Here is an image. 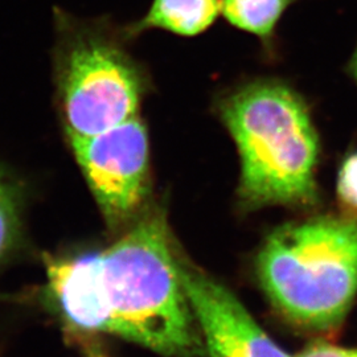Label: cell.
<instances>
[{"label":"cell","instance_id":"11","mask_svg":"<svg viewBox=\"0 0 357 357\" xmlns=\"http://www.w3.org/2000/svg\"><path fill=\"white\" fill-rule=\"evenodd\" d=\"M298 357H357V349L335 347L328 343H318L308 347Z\"/></svg>","mask_w":357,"mask_h":357},{"label":"cell","instance_id":"10","mask_svg":"<svg viewBox=\"0 0 357 357\" xmlns=\"http://www.w3.org/2000/svg\"><path fill=\"white\" fill-rule=\"evenodd\" d=\"M336 192L347 211L357 215V151L348 155L340 167Z\"/></svg>","mask_w":357,"mask_h":357},{"label":"cell","instance_id":"1","mask_svg":"<svg viewBox=\"0 0 357 357\" xmlns=\"http://www.w3.org/2000/svg\"><path fill=\"white\" fill-rule=\"evenodd\" d=\"M65 317L167 356L191 355L200 340L163 217H144L106 250L48 266Z\"/></svg>","mask_w":357,"mask_h":357},{"label":"cell","instance_id":"9","mask_svg":"<svg viewBox=\"0 0 357 357\" xmlns=\"http://www.w3.org/2000/svg\"><path fill=\"white\" fill-rule=\"evenodd\" d=\"M19 204L13 181L0 167V261L13 250L19 234Z\"/></svg>","mask_w":357,"mask_h":357},{"label":"cell","instance_id":"7","mask_svg":"<svg viewBox=\"0 0 357 357\" xmlns=\"http://www.w3.org/2000/svg\"><path fill=\"white\" fill-rule=\"evenodd\" d=\"M221 0H155L138 31L162 28L181 36H196L213 24Z\"/></svg>","mask_w":357,"mask_h":357},{"label":"cell","instance_id":"5","mask_svg":"<svg viewBox=\"0 0 357 357\" xmlns=\"http://www.w3.org/2000/svg\"><path fill=\"white\" fill-rule=\"evenodd\" d=\"M77 163L112 224L132 216L149 191V135L135 116L100 134L69 138Z\"/></svg>","mask_w":357,"mask_h":357},{"label":"cell","instance_id":"3","mask_svg":"<svg viewBox=\"0 0 357 357\" xmlns=\"http://www.w3.org/2000/svg\"><path fill=\"white\" fill-rule=\"evenodd\" d=\"M268 302L310 331L337 328L357 295V218L320 216L270 233L255 259Z\"/></svg>","mask_w":357,"mask_h":357},{"label":"cell","instance_id":"4","mask_svg":"<svg viewBox=\"0 0 357 357\" xmlns=\"http://www.w3.org/2000/svg\"><path fill=\"white\" fill-rule=\"evenodd\" d=\"M60 94L69 138L91 137L137 116L141 77L114 45L82 38L64 56Z\"/></svg>","mask_w":357,"mask_h":357},{"label":"cell","instance_id":"6","mask_svg":"<svg viewBox=\"0 0 357 357\" xmlns=\"http://www.w3.org/2000/svg\"><path fill=\"white\" fill-rule=\"evenodd\" d=\"M180 275L211 357H290L224 284L191 268Z\"/></svg>","mask_w":357,"mask_h":357},{"label":"cell","instance_id":"13","mask_svg":"<svg viewBox=\"0 0 357 357\" xmlns=\"http://www.w3.org/2000/svg\"><path fill=\"white\" fill-rule=\"evenodd\" d=\"M351 72H352V75L357 81V50L355 54H354V57H352V61H351Z\"/></svg>","mask_w":357,"mask_h":357},{"label":"cell","instance_id":"2","mask_svg":"<svg viewBox=\"0 0 357 357\" xmlns=\"http://www.w3.org/2000/svg\"><path fill=\"white\" fill-rule=\"evenodd\" d=\"M218 114L240 155L243 209L319 204V135L296 90L274 78L252 81L221 98Z\"/></svg>","mask_w":357,"mask_h":357},{"label":"cell","instance_id":"12","mask_svg":"<svg viewBox=\"0 0 357 357\" xmlns=\"http://www.w3.org/2000/svg\"><path fill=\"white\" fill-rule=\"evenodd\" d=\"M85 357H109L107 355H105L101 349L98 348H90L89 351L86 352Z\"/></svg>","mask_w":357,"mask_h":357},{"label":"cell","instance_id":"8","mask_svg":"<svg viewBox=\"0 0 357 357\" xmlns=\"http://www.w3.org/2000/svg\"><path fill=\"white\" fill-rule=\"evenodd\" d=\"M296 0H221V11L231 26L271 40L283 13Z\"/></svg>","mask_w":357,"mask_h":357}]
</instances>
